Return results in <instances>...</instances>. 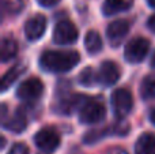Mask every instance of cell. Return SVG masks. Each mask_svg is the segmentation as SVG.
Masks as SVG:
<instances>
[{"label": "cell", "instance_id": "1", "mask_svg": "<svg viewBox=\"0 0 155 154\" xmlns=\"http://www.w3.org/2000/svg\"><path fill=\"white\" fill-rule=\"evenodd\" d=\"M80 62L76 51H45L40 56V67L46 72L64 74L75 68Z\"/></svg>", "mask_w": 155, "mask_h": 154}, {"label": "cell", "instance_id": "2", "mask_svg": "<svg viewBox=\"0 0 155 154\" xmlns=\"http://www.w3.org/2000/svg\"><path fill=\"white\" fill-rule=\"evenodd\" d=\"M79 120L82 124H97L106 117V108L98 100L87 97L79 111Z\"/></svg>", "mask_w": 155, "mask_h": 154}, {"label": "cell", "instance_id": "3", "mask_svg": "<svg viewBox=\"0 0 155 154\" xmlns=\"http://www.w3.org/2000/svg\"><path fill=\"white\" fill-rule=\"evenodd\" d=\"M110 105H112L114 116L117 119H124L131 113L134 108V97L129 90L116 89L110 97Z\"/></svg>", "mask_w": 155, "mask_h": 154}, {"label": "cell", "instance_id": "4", "mask_svg": "<svg viewBox=\"0 0 155 154\" xmlns=\"http://www.w3.org/2000/svg\"><path fill=\"white\" fill-rule=\"evenodd\" d=\"M150 51V41L143 37H135L125 45L124 57L131 64L142 63Z\"/></svg>", "mask_w": 155, "mask_h": 154}, {"label": "cell", "instance_id": "5", "mask_svg": "<svg viewBox=\"0 0 155 154\" xmlns=\"http://www.w3.org/2000/svg\"><path fill=\"white\" fill-rule=\"evenodd\" d=\"M35 146L44 153H52L60 146V134L53 127H44L34 135Z\"/></svg>", "mask_w": 155, "mask_h": 154}, {"label": "cell", "instance_id": "6", "mask_svg": "<svg viewBox=\"0 0 155 154\" xmlns=\"http://www.w3.org/2000/svg\"><path fill=\"white\" fill-rule=\"evenodd\" d=\"M79 33L71 21H60L53 29V41L57 45H71L78 40Z\"/></svg>", "mask_w": 155, "mask_h": 154}, {"label": "cell", "instance_id": "7", "mask_svg": "<svg viewBox=\"0 0 155 154\" xmlns=\"http://www.w3.org/2000/svg\"><path fill=\"white\" fill-rule=\"evenodd\" d=\"M44 92V85L38 78H29L23 81L16 89V97L22 101H33L38 100Z\"/></svg>", "mask_w": 155, "mask_h": 154}, {"label": "cell", "instance_id": "8", "mask_svg": "<svg viewBox=\"0 0 155 154\" xmlns=\"http://www.w3.org/2000/svg\"><path fill=\"white\" fill-rule=\"evenodd\" d=\"M129 131V126L127 124L124 120H118L116 124H113L112 127H107L105 128V130H93L90 131L88 134H86L84 136H83V142L84 143H95V142H98L99 139H102L104 136L106 135H116V136H124L127 135Z\"/></svg>", "mask_w": 155, "mask_h": 154}, {"label": "cell", "instance_id": "9", "mask_svg": "<svg viewBox=\"0 0 155 154\" xmlns=\"http://www.w3.org/2000/svg\"><path fill=\"white\" fill-rule=\"evenodd\" d=\"M118 78H120V70H118L117 64L110 60H105L101 63L98 71H97V81L101 86L110 87L113 85L117 83Z\"/></svg>", "mask_w": 155, "mask_h": 154}, {"label": "cell", "instance_id": "10", "mask_svg": "<svg viewBox=\"0 0 155 154\" xmlns=\"http://www.w3.org/2000/svg\"><path fill=\"white\" fill-rule=\"evenodd\" d=\"M46 30V18L41 14L31 16L25 23V35L29 41H38Z\"/></svg>", "mask_w": 155, "mask_h": 154}, {"label": "cell", "instance_id": "11", "mask_svg": "<svg viewBox=\"0 0 155 154\" xmlns=\"http://www.w3.org/2000/svg\"><path fill=\"white\" fill-rule=\"evenodd\" d=\"M128 32L129 23L125 19H118V21L109 23V26L106 27V37L109 40V42L112 44V46H117L125 38Z\"/></svg>", "mask_w": 155, "mask_h": 154}, {"label": "cell", "instance_id": "12", "mask_svg": "<svg viewBox=\"0 0 155 154\" xmlns=\"http://www.w3.org/2000/svg\"><path fill=\"white\" fill-rule=\"evenodd\" d=\"M3 127H4L5 130L12 131V132H15V134L23 132L27 127L26 112H25L22 108H18L12 116H10L8 119H5L4 122H3Z\"/></svg>", "mask_w": 155, "mask_h": 154}, {"label": "cell", "instance_id": "13", "mask_svg": "<svg viewBox=\"0 0 155 154\" xmlns=\"http://www.w3.org/2000/svg\"><path fill=\"white\" fill-rule=\"evenodd\" d=\"M134 0H105L102 4V14L105 16H112L118 12H124L132 8Z\"/></svg>", "mask_w": 155, "mask_h": 154}, {"label": "cell", "instance_id": "14", "mask_svg": "<svg viewBox=\"0 0 155 154\" xmlns=\"http://www.w3.org/2000/svg\"><path fill=\"white\" fill-rule=\"evenodd\" d=\"M135 154H155V135L144 132L135 143Z\"/></svg>", "mask_w": 155, "mask_h": 154}, {"label": "cell", "instance_id": "15", "mask_svg": "<svg viewBox=\"0 0 155 154\" xmlns=\"http://www.w3.org/2000/svg\"><path fill=\"white\" fill-rule=\"evenodd\" d=\"M18 53V44L14 38L4 37L0 42V59L3 63L10 62Z\"/></svg>", "mask_w": 155, "mask_h": 154}, {"label": "cell", "instance_id": "16", "mask_svg": "<svg viewBox=\"0 0 155 154\" xmlns=\"http://www.w3.org/2000/svg\"><path fill=\"white\" fill-rule=\"evenodd\" d=\"M25 71H26V65H23V64H16V65H14L11 70H8L2 78V83H0L2 92L8 90V87H11V85H12Z\"/></svg>", "mask_w": 155, "mask_h": 154}, {"label": "cell", "instance_id": "17", "mask_svg": "<svg viewBox=\"0 0 155 154\" xmlns=\"http://www.w3.org/2000/svg\"><path fill=\"white\" fill-rule=\"evenodd\" d=\"M84 48L90 55H97L102 51V38L95 30H90L84 37Z\"/></svg>", "mask_w": 155, "mask_h": 154}, {"label": "cell", "instance_id": "18", "mask_svg": "<svg viewBox=\"0 0 155 154\" xmlns=\"http://www.w3.org/2000/svg\"><path fill=\"white\" fill-rule=\"evenodd\" d=\"M140 94L144 100H155V75H147L142 81Z\"/></svg>", "mask_w": 155, "mask_h": 154}, {"label": "cell", "instance_id": "19", "mask_svg": "<svg viewBox=\"0 0 155 154\" xmlns=\"http://www.w3.org/2000/svg\"><path fill=\"white\" fill-rule=\"evenodd\" d=\"M79 83L83 86L91 87L95 83H98L97 81V72H94V70L91 67H87L79 74Z\"/></svg>", "mask_w": 155, "mask_h": 154}, {"label": "cell", "instance_id": "20", "mask_svg": "<svg viewBox=\"0 0 155 154\" xmlns=\"http://www.w3.org/2000/svg\"><path fill=\"white\" fill-rule=\"evenodd\" d=\"M2 7L5 14L16 15L23 10V0H2Z\"/></svg>", "mask_w": 155, "mask_h": 154}, {"label": "cell", "instance_id": "21", "mask_svg": "<svg viewBox=\"0 0 155 154\" xmlns=\"http://www.w3.org/2000/svg\"><path fill=\"white\" fill-rule=\"evenodd\" d=\"M7 154H29V147L22 142H18V143H14L10 147Z\"/></svg>", "mask_w": 155, "mask_h": 154}, {"label": "cell", "instance_id": "22", "mask_svg": "<svg viewBox=\"0 0 155 154\" xmlns=\"http://www.w3.org/2000/svg\"><path fill=\"white\" fill-rule=\"evenodd\" d=\"M38 4L41 7H46V8H51V7H54L56 4H59L60 0H37Z\"/></svg>", "mask_w": 155, "mask_h": 154}, {"label": "cell", "instance_id": "23", "mask_svg": "<svg viewBox=\"0 0 155 154\" xmlns=\"http://www.w3.org/2000/svg\"><path fill=\"white\" fill-rule=\"evenodd\" d=\"M147 27L151 30L153 33H155V14L154 15H151L150 18H148V21H147Z\"/></svg>", "mask_w": 155, "mask_h": 154}, {"label": "cell", "instance_id": "24", "mask_svg": "<svg viewBox=\"0 0 155 154\" xmlns=\"http://www.w3.org/2000/svg\"><path fill=\"white\" fill-rule=\"evenodd\" d=\"M150 122L155 126V108L151 111V113H150Z\"/></svg>", "mask_w": 155, "mask_h": 154}, {"label": "cell", "instance_id": "25", "mask_svg": "<svg viewBox=\"0 0 155 154\" xmlns=\"http://www.w3.org/2000/svg\"><path fill=\"white\" fill-rule=\"evenodd\" d=\"M151 67H153V68H155V52H154L153 57H151Z\"/></svg>", "mask_w": 155, "mask_h": 154}, {"label": "cell", "instance_id": "26", "mask_svg": "<svg viewBox=\"0 0 155 154\" xmlns=\"http://www.w3.org/2000/svg\"><path fill=\"white\" fill-rule=\"evenodd\" d=\"M147 3H148V5H150V7L155 8V0H147Z\"/></svg>", "mask_w": 155, "mask_h": 154}, {"label": "cell", "instance_id": "27", "mask_svg": "<svg viewBox=\"0 0 155 154\" xmlns=\"http://www.w3.org/2000/svg\"><path fill=\"white\" fill-rule=\"evenodd\" d=\"M117 154H127V153H125V152H118Z\"/></svg>", "mask_w": 155, "mask_h": 154}, {"label": "cell", "instance_id": "28", "mask_svg": "<svg viewBox=\"0 0 155 154\" xmlns=\"http://www.w3.org/2000/svg\"><path fill=\"white\" fill-rule=\"evenodd\" d=\"M40 154H48V153H40Z\"/></svg>", "mask_w": 155, "mask_h": 154}]
</instances>
